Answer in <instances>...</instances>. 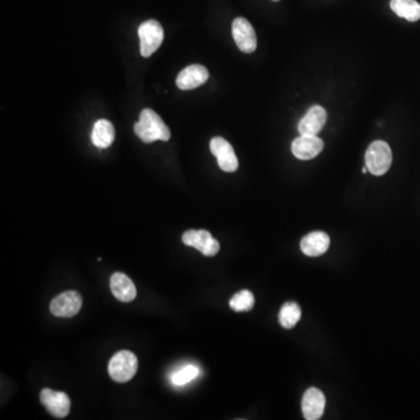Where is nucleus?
Listing matches in <instances>:
<instances>
[{
	"mask_svg": "<svg viewBox=\"0 0 420 420\" xmlns=\"http://www.w3.org/2000/svg\"><path fill=\"white\" fill-rule=\"evenodd\" d=\"M135 133L140 140L151 144L155 140L167 141L171 138V131L160 116L152 109H144L135 124Z\"/></svg>",
	"mask_w": 420,
	"mask_h": 420,
	"instance_id": "obj_1",
	"label": "nucleus"
},
{
	"mask_svg": "<svg viewBox=\"0 0 420 420\" xmlns=\"http://www.w3.org/2000/svg\"><path fill=\"white\" fill-rule=\"evenodd\" d=\"M114 140V125L107 119H100L93 125L91 141L96 147H110Z\"/></svg>",
	"mask_w": 420,
	"mask_h": 420,
	"instance_id": "obj_16",
	"label": "nucleus"
},
{
	"mask_svg": "<svg viewBox=\"0 0 420 420\" xmlns=\"http://www.w3.org/2000/svg\"><path fill=\"white\" fill-rule=\"evenodd\" d=\"M391 162L393 152L386 141H374L365 152V166L374 176L386 174L391 167Z\"/></svg>",
	"mask_w": 420,
	"mask_h": 420,
	"instance_id": "obj_2",
	"label": "nucleus"
},
{
	"mask_svg": "<svg viewBox=\"0 0 420 420\" xmlns=\"http://www.w3.org/2000/svg\"><path fill=\"white\" fill-rule=\"evenodd\" d=\"M209 79L207 68L201 65H192L181 70L176 77V86L181 90L195 89L202 86Z\"/></svg>",
	"mask_w": 420,
	"mask_h": 420,
	"instance_id": "obj_13",
	"label": "nucleus"
},
{
	"mask_svg": "<svg viewBox=\"0 0 420 420\" xmlns=\"http://www.w3.org/2000/svg\"><path fill=\"white\" fill-rule=\"evenodd\" d=\"M300 317H301V310L298 303H286L280 310V322L286 329L294 327L300 320Z\"/></svg>",
	"mask_w": 420,
	"mask_h": 420,
	"instance_id": "obj_18",
	"label": "nucleus"
},
{
	"mask_svg": "<svg viewBox=\"0 0 420 420\" xmlns=\"http://www.w3.org/2000/svg\"><path fill=\"white\" fill-rule=\"evenodd\" d=\"M138 360L131 351L122 350L114 354L109 363V374L114 382L125 383L131 381L137 374Z\"/></svg>",
	"mask_w": 420,
	"mask_h": 420,
	"instance_id": "obj_3",
	"label": "nucleus"
},
{
	"mask_svg": "<svg viewBox=\"0 0 420 420\" xmlns=\"http://www.w3.org/2000/svg\"><path fill=\"white\" fill-rule=\"evenodd\" d=\"M82 307V298L75 291H68L56 296L51 303V312L59 317H74Z\"/></svg>",
	"mask_w": 420,
	"mask_h": 420,
	"instance_id": "obj_8",
	"label": "nucleus"
},
{
	"mask_svg": "<svg viewBox=\"0 0 420 420\" xmlns=\"http://www.w3.org/2000/svg\"><path fill=\"white\" fill-rule=\"evenodd\" d=\"M362 172L365 173H365L368 172V169H367V166H365V167H363V169H362Z\"/></svg>",
	"mask_w": 420,
	"mask_h": 420,
	"instance_id": "obj_21",
	"label": "nucleus"
},
{
	"mask_svg": "<svg viewBox=\"0 0 420 420\" xmlns=\"http://www.w3.org/2000/svg\"><path fill=\"white\" fill-rule=\"evenodd\" d=\"M110 287L114 298L123 303H131L137 296L135 284L124 273H114L111 277Z\"/></svg>",
	"mask_w": 420,
	"mask_h": 420,
	"instance_id": "obj_15",
	"label": "nucleus"
},
{
	"mask_svg": "<svg viewBox=\"0 0 420 420\" xmlns=\"http://www.w3.org/2000/svg\"><path fill=\"white\" fill-rule=\"evenodd\" d=\"M329 244H331V239L326 232L314 231L301 239L300 248L305 255L317 257L327 251Z\"/></svg>",
	"mask_w": 420,
	"mask_h": 420,
	"instance_id": "obj_14",
	"label": "nucleus"
},
{
	"mask_svg": "<svg viewBox=\"0 0 420 420\" xmlns=\"http://www.w3.org/2000/svg\"><path fill=\"white\" fill-rule=\"evenodd\" d=\"M273 1H280V0H273Z\"/></svg>",
	"mask_w": 420,
	"mask_h": 420,
	"instance_id": "obj_22",
	"label": "nucleus"
},
{
	"mask_svg": "<svg viewBox=\"0 0 420 420\" xmlns=\"http://www.w3.org/2000/svg\"><path fill=\"white\" fill-rule=\"evenodd\" d=\"M324 150V141L317 136L300 135L292 143V153L300 160H310Z\"/></svg>",
	"mask_w": 420,
	"mask_h": 420,
	"instance_id": "obj_10",
	"label": "nucleus"
},
{
	"mask_svg": "<svg viewBox=\"0 0 420 420\" xmlns=\"http://www.w3.org/2000/svg\"><path fill=\"white\" fill-rule=\"evenodd\" d=\"M183 242L188 247L197 249L202 255L213 257L220 251V243L214 239L207 230H188L183 234Z\"/></svg>",
	"mask_w": 420,
	"mask_h": 420,
	"instance_id": "obj_7",
	"label": "nucleus"
},
{
	"mask_svg": "<svg viewBox=\"0 0 420 420\" xmlns=\"http://www.w3.org/2000/svg\"><path fill=\"white\" fill-rule=\"evenodd\" d=\"M200 375V369L197 365H183V368L178 369L171 375V382L173 386H183L197 379Z\"/></svg>",
	"mask_w": 420,
	"mask_h": 420,
	"instance_id": "obj_19",
	"label": "nucleus"
},
{
	"mask_svg": "<svg viewBox=\"0 0 420 420\" xmlns=\"http://www.w3.org/2000/svg\"><path fill=\"white\" fill-rule=\"evenodd\" d=\"M210 151L217 158V164L224 172H235L238 169V159L234 147L222 137H215L210 141Z\"/></svg>",
	"mask_w": 420,
	"mask_h": 420,
	"instance_id": "obj_6",
	"label": "nucleus"
},
{
	"mask_svg": "<svg viewBox=\"0 0 420 420\" xmlns=\"http://www.w3.org/2000/svg\"><path fill=\"white\" fill-rule=\"evenodd\" d=\"M326 407V398L322 391L317 388H310L303 393L301 410L307 420L320 419Z\"/></svg>",
	"mask_w": 420,
	"mask_h": 420,
	"instance_id": "obj_11",
	"label": "nucleus"
},
{
	"mask_svg": "<svg viewBox=\"0 0 420 420\" xmlns=\"http://www.w3.org/2000/svg\"><path fill=\"white\" fill-rule=\"evenodd\" d=\"M390 7L398 17L411 22L420 19V4L416 0H391Z\"/></svg>",
	"mask_w": 420,
	"mask_h": 420,
	"instance_id": "obj_17",
	"label": "nucleus"
},
{
	"mask_svg": "<svg viewBox=\"0 0 420 420\" xmlns=\"http://www.w3.org/2000/svg\"><path fill=\"white\" fill-rule=\"evenodd\" d=\"M42 405L49 414L56 418H65L70 411V400L68 395L51 389H44L40 393Z\"/></svg>",
	"mask_w": 420,
	"mask_h": 420,
	"instance_id": "obj_9",
	"label": "nucleus"
},
{
	"mask_svg": "<svg viewBox=\"0 0 420 420\" xmlns=\"http://www.w3.org/2000/svg\"><path fill=\"white\" fill-rule=\"evenodd\" d=\"M327 122V112L320 105H314L307 111L298 124L300 135L317 136Z\"/></svg>",
	"mask_w": 420,
	"mask_h": 420,
	"instance_id": "obj_12",
	"label": "nucleus"
},
{
	"mask_svg": "<svg viewBox=\"0 0 420 420\" xmlns=\"http://www.w3.org/2000/svg\"><path fill=\"white\" fill-rule=\"evenodd\" d=\"M140 40V54L144 58H150L158 51L164 41V28L157 20H147L138 28Z\"/></svg>",
	"mask_w": 420,
	"mask_h": 420,
	"instance_id": "obj_4",
	"label": "nucleus"
},
{
	"mask_svg": "<svg viewBox=\"0 0 420 420\" xmlns=\"http://www.w3.org/2000/svg\"><path fill=\"white\" fill-rule=\"evenodd\" d=\"M229 305L235 312H248L255 306V298L250 291L244 289L236 293L229 301Z\"/></svg>",
	"mask_w": 420,
	"mask_h": 420,
	"instance_id": "obj_20",
	"label": "nucleus"
},
{
	"mask_svg": "<svg viewBox=\"0 0 420 420\" xmlns=\"http://www.w3.org/2000/svg\"><path fill=\"white\" fill-rule=\"evenodd\" d=\"M232 38L242 52L250 54L257 48V37L252 25L244 18H236L232 22Z\"/></svg>",
	"mask_w": 420,
	"mask_h": 420,
	"instance_id": "obj_5",
	"label": "nucleus"
}]
</instances>
